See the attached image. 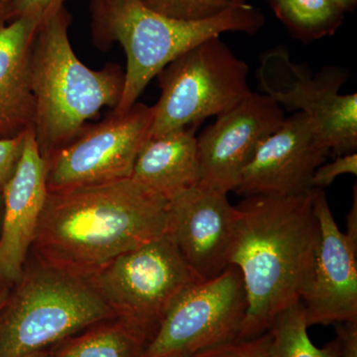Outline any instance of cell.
<instances>
[{
    "instance_id": "6da1fadb",
    "label": "cell",
    "mask_w": 357,
    "mask_h": 357,
    "mask_svg": "<svg viewBox=\"0 0 357 357\" xmlns=\"http://www.w3.org/2000/svg\"><path fill=\"white\" fill-rule=\"evenodd\" d=\"M168 201L132 178L48 192L32 249L88 279L117 256L165 236Z\"/></svg>"
},
{
    "instance_id": "7a4b0ae2",
    "label": "cell",
    "mask_w": 357,
    "mask_h": 357,
    "mask_svg": "<svg viewBox=\"0 0 357 357\" xmlns=\"http://www.w3.org/2000/svg\"><path fill=\"white\" fill-rule=\"evenodd\" d=\"M312 192L244 197L234 206L229 265L241 271L248 299L236 340L268 332L309 287L319 241Z\"/></svg>"
},
{
    "instance_id": "3957f363",
    "label": "cell",
    "mask_w": 357,
    "mask_h": 357,
    "mask_svg": "<svg viewBox=\"0 0 357 357\" xmlns=\"http://www.w3.org/2000/svg\"><path fill=\"white\" fill-rule=\"evenodd\" d=\"M72 16L62 6L39 23L30 52L36 102L34 133L45 162L70 144L86 122L121 102L126 70L107 64L91 70L79 60L69 39Z\"/></svg>"
},
{
    "instance_id": "277c9868",
    "label": "cell",
    "mask_w": 357,
    "mask_h": 357,
    "mask_svg": "<svg viewBox=\"0 0 357 357\" xmlns=\"http://www.w3.org/2000/svg\"><path fill=\"white\" fill-rule=\"evenodd\" d=\"M89 13L96 48L107 52L119 43L126 51V84L114 109L117 114L128 112L160 70L185 52L225 32L255 34L265 23L261 11L246 1L199 21L167 18L139 0H89Z\"/></svg>"
},
{
    "instance_id": "5b68a950",
    "label": "cell",
    "mask_w": 357,
    "mask_h": 357,
    "mask_svg": "<svg viewBox=\"0 0 357 357\" xmlns=\"http://www.w3.org/2000/svg\"><path fill=\"white\" fill-rule=\"evenodd\" d=\"M114 318L88 279L36 259L25 266L0 311V357L50 351L66 338Z\"/></svg>"
},
{
    "instance_id": "8992f818",
    "label": "cell",
    "mask_w": 357,
    "mask_h": 357,
    "mask_svg": "<svg viewBox=\"0 0 357 357\" xmlns=\"http://www.w3.org/2000/svg\"><path fill=\"white\" fill-rule=\"evenodd\" d=\"M248 66L220 36L202 42L160 70L161 95L149 137L199 126L229 112L252 91Z\"/></svg>"
},
{
    "instance_id": "52a82bcc",
    "label": "cell",
    "mask_w": 357,
    "mask_h": 357,
    "mask_svg": "<svg viewBox=\"0 0 357 357\" xmlns=\"http://www.w3.org/2000/svg\"><path fill=\"white\" fill-rule=\"evenodd\" d=\"M88 280L115 318L132 326L150 342L176 298L203 279L165 234L117 256Z\"/></svg>"
},
{
    "instance_id": "ba28073f",
    "label": "cell",
    "mask_w": 357,
    "mask_h": 357,
    "mask_svg": "<svg viewBox=\"0 0 357 357\" xmlns=\"http://www.w3.org/2000/svg\"><path fill=\"white\" fill-rule=\"evenodd\" d=\"M260 62L257 79L265 95L291 112L306 114L331 153L356 151L357 95L340 93L349 77L347 70L328 66L312 76L282 47L266 52Z\"/></svg>"
},
{
    "instance_id": "9c48e42d",
    "label": "cell",
    "mask_w": 357,
    "mask_h": 357,
    "mask_svg": "<svg viewBox=\"0 0 357 357\" xmlns=\"http://www.w3.org/2000/svg\"><path fill=\"white\" fill-rule=\"evenodd\" d=\"M246 311L243 276L229 265L215 278L197 282L176 298L143 357H190L236 340Z\"/></svg>"
},
{
    "instance_id": "30bf717a",
    "label": "cell",
    "mask_w": 357,
    "mask_h": 357,
    "mask_svg": "<svg viewBox=\"0 0 357 357\" xmlns=\"http://www.w3.org/2000/svg\"><path fill=\"white\" fill-rule=\"evenodd\" d=\"M153 119V107L136 102L123 114L112 112L95 126H84L46 162L48 192L131 178Z\"/></svg>"
},
{
    "instance_id": "8fae6325",
    "label": "cell",
    "mask_w": 357,
    "mask_h": 357,
    "mask_svg": "<svg viewBox=\"0 0 357 357\" xmlns=\"http://www.w3.org/2000/svg\"><path fill=\"white\" fill-rule=\"evenodd\" d=\"M281 105L267 95L251 93L199 134L201 184L234 192L241 174L263 141L285 121Z\"/></svg>"
},
{
    "instance_id": "7c38bea8",
    "label": "cell",
    "mask_w": 357,
    "mask_h": 357,
    "mask_svg": "<svg viewBox=\"0 0 357 357\" xmlns=\"http://www.w3.org/2000/svg\"><path fill=\"white\" fill-rule=\"evenodd\" d=\"M330 153L306 114L296 112L258 147L234 192L243 197L307 194L314 190V171Z\"/></svg>"
},
{
    "instance_id": "4fadbf2b",
    "label": "cell",
    "mask_w": 357,
    "mask_h": 357,
    "mask_svg": "<svg viewBox=\"0 0 357 357\" xmlns=\"http://www.w3.org/2000/svg\"><path fill=\"white\" fill-rule=\"evenodd\" d=\"M236 206L227 192L201 184L168 202L166 234L203 280L229 266Z\"/></svg>"
},
{
    "instance_id": "5bb4252c",
    "label": "cell",
    "mask_w": 357,
    "mask_h": 357,
    "mask_svg": "<svg viewBox=\"0 0 357 357\" xmlns=\"http://www.w3.org/2000/svg\"><path fill=\"white\" fill-rule=\"evenodd\" d=\"M312 197L319 241L311 283L301 298L307 325L357 321V245L338 229L325 192L314 189Z\"/></svg>"
},
{
    "instance_id": "9a60e30c",
    "label": "cell",
    "mask_w": 357,
    "mask_h": 357,
    "mask_svg": "<svg viewBox=\"0 0 357 357\" xmlns=\"http://www.w3.org/2000/svg\"><path fill=\"white\" fill-rule=\"evenodd\" d=\"M47 195L46 162L40 154L34 128H30L17 168L1 192L0 280L7 285H14L22 276Z\"/></svg>"
},
{
    "instance_id": "2e32d148",
    "label": "cell",
    "mask_w": 357,
    "mask_h": 357,
    "mask_svg": "<svg viewBox=\"0 0 357 357\" xmlns=\"http://www.w3.org/2000/svg\"><path fill=\"white\" fill-rule=\"evenodd\" d=\"M42 20L25 16L0 23V139L34 128L36 102L30 75V52Z\"/></svg>"
},
{
    "instance_id": "e0dca14e",
    "label": "cell",
    "mask_w": 357,
    "mask_h": 357,
    "mask_svg": "<svg viewBox=\"0 0 357 357\" xmlns=\"http://www.w3.org/2000/svg\"><path fill=\"white\" fill-rule=\"evenodd\" d=\"M194 126L149 137L141 148L131 178L171 201L201 183Z\"/></svg>"
},
{
    "instance_id": "ac0fdd59",
    "label": "cell",
    "mask_w": 357,
    "mask_h": 357,
    "mask_svg": "<svg viewBox=\"0 0 357 357\" xmlns=\"http://www.w3.org/2000/svg\"><path fill=\"white\" fill-rule=\"evenodd\" d=\"M148 342L139 331L114 318L66 338L50 351L53 357H143Z\"/></svg>"
},
{
    "instance_id": "d6986e66",
    "label": "cell",
    "mask_w": 357,
    "mask_h": 357,
    "mask_svg": "<svg viewBox=\"0 0 357 357\" xmlns=\"http://www.w3.org/2000/svg\"><path fill=\"white\" fill-rule=\"evenodd\" d=\"M289 33L304 43L333 36L345 13L330 0H267Z\"/></svg>"
},
{
    "instance_id": "ffe728a7",
    "label": "cell",
    "mask_w": 357,
    "mask_h": 357,
    "mask_svg": "<svg viewBox=\"0 0 357 357\" xmlns=\"http://www.w3.org/2000/svg\"><path fill=\"white\" fill-rule=\"evenodd\" d=\"M306 314L302 303L298 302L276 317L270 333L275 357H340V342L337 337L323 349L314 345L307 335Z\"/></svg>"
},
{
    "instance_id": "44dd1931",
    "label": "cell",
    "mask_w": 357,
    "mask_h": 357,
    "mask_svg": "<svg viewBox=\"0 0 357 357\" xmlns=\"http://www.w3.org/2000/svg\"><path fill=\"white\" fill-rule=\"evenodd\" d=\"M150 10L180 21H199L215 17L227 10L234 0H139Z\"/></svg>"
},
{
    "instance_id": "7402d4cb",
    "label": "cell",
    "mask_w": 357,
    "mask_h": 357,
    "mask_svg": "<svg viewBox=\"0 0 357 357\" xmlns=\"http://www.w3.org/2000/svg\"><path fill=\"white\" fill-rule=\"evenodd\" d=\"M190 357H275L270 331L246 340H234L208 347Z\"/></svg>"
},
{
    "instance_id": "603a6c76",
    "label": "cell",
    "mask_w": 357,
    "mask_h": 357,
    "mask_svg": "<svg viewBox=\"0 0 357 357\" xmlns=\"http://www.w3.org/2000/svg\"><path fill=\"white\" fill-rule=\"evenodd\" d=\"M345 174L357 175L356 152L340 155L331 163H324L319 166L312 176V189L323 190L324 188L332 185L338 176Z\"/></svg>"
},
{
    "instance_id": "cb8c5ba5",
    "label": "cell",
    "mask_w": 357,
    "mask_h": 357,
    "mask_svg": "<svg viewBox=\"0 0 357 357\" xmlns=\"http://www.w3.org/2000/svg\"><path fill=\"white\" fill-rule=\"evenodd\" d=\"M26 133L17 137L0 139V195L20 163Z\"/></svg>"
},
{
    "instance_id": "d4e9b609",
    "label": "cell",
    "mask_w": 357,
    "mask_h": 357,
    "mask_svg": "<svg viewBox=\"0 0 357 357\" xmlns=\"http://www.w3.org/2000/svg\"><path fill=\"white\" fill-rule=\"evenodd\" d=\"M66 0H8L6 4V22L25 17L35 16L43 20L58 7L64 6Z\"/></svg>"
},
{
    "instance_id": "484cf974",
    "label": "cell",
    "mask_w": 357,
    "mask_h": 357,
    "mask_svg": "<svg viewBox=\"0 0 357 357\" xmlns=\"http://www.w3.org/2000/svg\"><path fill=\"white\" fill-rule=\"evenodd\" d=\"M335 330L340 342V357H357V321L337 324Z\"/></svg>"
},
{
    "instance_id": "4316f807",
    "label": "cell",
    "mask_w": 357,
    "mask_h": 357,
    "mask_svg": "<svg viewBox=\"0 0 357 357\" xmlns=\"http://www.w3.org/2000/svg\"><path fill=\"white\" fill-rule=\"evenodd\" d=\"M345 236L351 241L352 243L357 245V192L356 185L354 187V204L349 215L347 217V232Z\"/></svg>"
},
{
    "instance_id": "83f0119b",
    "label": "cell",
    "mask_w": 357,
    "mask_h": 357,
    "mask_svg": "<svg viewBox=\"0 0 357 357\" xmlns=\"http://www.w3.org/2000/svg\"><path fill=\"white\" fill-rule=\"evenodd\" d=\"M330 1L344 13L354 11L357 6V0H330Z\"/></svg>"
},
{
    "instance_id": "f1b7e54d",
    "label": "cell",
    "mask_w": 357,
    "mask_h": 357,
    "mask_svg": "<svg viewBox=\"0 0 357 357\" xmlns=\"http://www.w3.org/2000/svg\"><path fill=\"white\" fill-rule=\"evenodd\" d=\"M9 293H10V286L4 285L3 287L0 288V311L6 304Z\"/></svg>"
},
{
    "instance_id": "f546056e",
    "label": "cell",
    "mask_w": 357,
    "mask_h": 357,
    "mask_svg": "<svg viewBox=\"0 0 357 357\" xmlns=\"http://www.w3.org/2000/svg\"><path fill=\"white\" fill-rule=\"evenodd\" d=\"M27 357H53V356H52L51 351H46L37 352V354H32V356H29Z\"/></svg>"
},
{
    "instance_id": "4dcf8cb0",
    "label": "cell",
    "mask_w": 357,
    "mask_h": 357,
    "mask_svg": "<svg viewBox=\"0 0 357 357\" xmlns=\"http://www.w3.org/2000/svg\"><path fill=\"white\" fill-rule=\"evenodd\" d=\"M3 21H6V9H4V10L0 11V23L3 22Z\"/></svg>"
},
{
    "instance_id": "1f68e13d",
    "label": "cell",
    "mask_w": 357,
    "mask_h": 357,
    "mask_svg": "<svg viewBox=\"0 0 357 357\" xmlns=\"http://www.w3.org/2000/svg\"><path fill=\"white\" fill-rule=\"evenodd\" d=\"M7 2H8V0H0V11L6 8Z\"/></svg>"
},
{
    "instance_id": "d6a6232c",
    "label": "cell",
    "mask_w": 357,
    "mask_h": 357,
    "mask_svg": "<svg viewBox=\"0 0 357 357\" xmlns=\"http://www.w3.org/2000/svg\"><path fill=\"white\" fill-rule=\"evenodd\" d=\"M4 285H7V284L3 283V282L0 280V288L3 287Z\"/></svg>"
},
{
    "instance_id": "836d02e7",
    "label": "cell",
    "mask_w": 357,
    "mask_h": 357,
    "mask_svg": "<svg viewBox=\"0 0 357 357\" xmlns=\"http://www.w3.org/2000/svg\"><path fill=\"white\" fill-rule=\"evenodd\" d=\"M234 1H245V0H234Z\"/></svg>"
}]
</instances>
